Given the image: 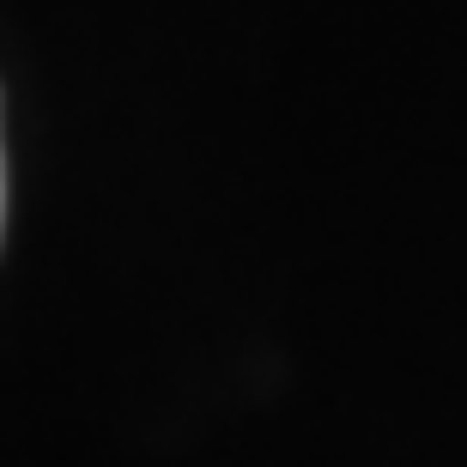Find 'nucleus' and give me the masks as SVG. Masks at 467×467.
I'll list each match as a JSON object with an SVG mask.
<instances>
[{
  "mask_svg": "<svg viewBox=\"0 0 467 467\" xmlns=\"http://www.w3.org/2000/svg\"><path fill=\"white\" fill-rule=\"evenodd\" d=\"M0 213H6V171H0Z\"/></svg>",
  "mask_w": 467,
  "mask_h": 467,
  "instance_id": "nucleus-1",
  "label": "nucleus"
}]
</instances>
